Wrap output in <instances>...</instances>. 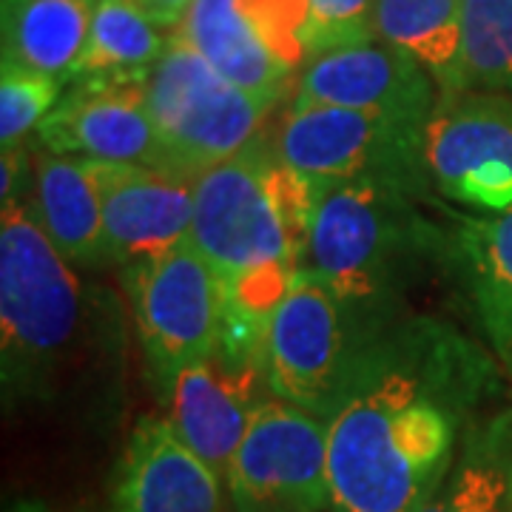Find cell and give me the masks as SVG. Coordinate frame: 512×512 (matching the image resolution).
<instances>
[{
    "label": "cell",
    "instance_id": "obj_4",
    "mask_svg": "<svg viewBox=\"0 0 512 512\" xmlns=\"http://www.w3.org/2000/svg\"><path fill=\"white\" fill-rule=\"evenodd\" d=\"M103 316L32 197L0 202V390L6 413L57 404L103 350Z\"/></svg>",
    "mask_w": 512,
    "mask_h": 512
},
{
    "label": "cell",
    "instance_id": "obj_9",
    "mask_svg": "<svg viewBox=\"0 0 512 512\" xmlns=\"http://www.w3.org/2000/svg\"><path fill=\"white\" fill-rule=\"evenodd\" d=\"M308 0H194L180 35L239 89L285 103L305 69Z\"/></svg>",
    "mask_w": 512,
    "mask_h": 512
},
{
    "label": "cell",
    "instance_id": "obj_23",
    "mask_svg": "<svg viewBox=\"0 0 512 512\" xmlns=\"http://www.w3.org/2000/svg\"><path fill=\"white\" fill-rule=\"evenodd\" d=\"M461 86L512 97V0H464Z\"/></svg>",
    "mask_w": 512,
    "mask_h": 512
},
{
    "label": "cell",
    "instance_id": "obj_3",
    "mask_svg": "<svg viewBox=\"0 0 512 512\" xmlns=\"http://www.w3.org/2000/svg\"><path fill=\"white\" fill-rule=\"evenodd\" d=\"M390 183H342L316 194L302 271L325 279L367 328L421 311L416 296L456 271V211Z\"/></svg>",
    "mask_w": 512,
    "mask_h": 512
},
{
    "label": "cell",
    "instance_id": "obj_11",
    "mask_svg": "<svg viewBox=\"0 0 512 512\" xmlns=\"http://www.w3.org/2000/svg\"><path fill=\"white\" fill-rule=\"evenodd\" d=\"M424 160L441 200L467 214L512 208V97L441 94L424 126Z\"/></svg>",
    "mask_w": 512,
    "mask_h": 512
},
{
    "label": "cell",
    "instance_id": "obj_14",
    "mask_svg": "<svg viewBox=\"0 0 512 512\" xmlns=\"http://www.w3.org/2000/svg\"><path fill=\"white\" fill-rule=\"evenodd\" d=\"M271 396L262 367L231 362L217 350L211 359L183 367L160 399L168 407L165 419L185 444L225 478L256 410Z\"/></svg>",
    "mask_w": 512,
    "mask_h": 512
},
{
    "label": "cell",
    "instance_id": "obj_17",
    "mask_svg": "<svg viewBox=\"0 0 512 512\" xmlns=\"http://www.w3.org/2000/svg\"><path fill=\"white\" fill-rule=\"evenodd\" d=\"M456 271L478 333L512 387V208L456 211Z\"/></svg>",
    "mask_w": 512,
    "mask_h": 512
},
{
    "label": "cell",
    "instance_id": "obj_8",
    "mask_svg": "<svg viewBox=\"0 0 512 512\" xmlns=\"http://www.w3.org/2000/svg\"><path fill=\"white\" fill-rule=\"evenodd\" d=\"M373 330L325 279L299 271L265 330L262 367L268 390L276 399L325 421L339 399L356 350Z\"/></svg>",
    "mask_w": 512,
    "mask_h": 512
},
{
    "label": "cell",
    "instance_id": "obj_27",
    "mask_svg": "<svg viewBox=\"0 0 512 512\" xmlns=\"http://www.w3.org/2000/svg\"><path fill=\"white\" fill-rule=\"evenodd\" d=\"M9 512H49L40 501H18Z\"/></svg>",
    "mask_w": 512,
    "mask_h": 512
},
{
    "label": "cell",
    "instance_id": "obj_26",
    "mask_svg": "<svg viewBox=\"0 0 512 512\" xmlns=\"http://www.w3.org/2000/svg\"><path fill=\"white\" fill-rule=\"evenodd\" d=\"M143 9H146V15L160 29L165 32H174V29H180V23L188 15V9L194 6V0H137Z\"/></svg>",
    "mask_w": 512,
    "mask_h": 512
},
{
    "label": "cell",
    "instance_id": "obj_25",
    "mask_svg": "<svg viewBox=\"0 0 512 512\" xmlns=\"http://www.w3.org/2000/svg\"><path fill=\"white\" fill-rule=\"evenodd\" d=\"M373 3L376 0H308L305 20V57H316L362 46L373 37Z\"/></svg>",
    "mask_w": 512,
    "mask_h": 512
},
{
    "label": "cell",
    "instance_id": "obj_22",
    "mask_svg": "<svg viewBox=\"0 0 512 512\" xmlns=\"http://www.w3.org/2000/svg\"><path fill=\"white\" fill-rule=\"evenodd\" d=\"M373 37L413 57L441 94L464 92V0H376Z\"/></svg>",
    "mask_w": 512,
    "mask_h": 512
},
{
    "label": "cell",
    "instance_id": "obj_16",
    "mask_svg": "<svg viewBox=\"0 0 512 512\" xmlns=\"http://www.w3.org/2000/svg\"><path fill=\"white\" fill-rule=\"evenodd\" d=\"M40 146L100 163H140L165 171V154L146 103V86L72 83L37 128ZM168 174V171H165Z\"/></svg>",
    "mask_w": 512,
    "mask_h": 512
},
{
    "label": "cell",
    "instance_id": "obj_18",
    "mask_svg": "<svg viewBox=\"0 0 512 512\" xmlns=\"http://www.w3.org/2000/svg\"><path fill=\"white\" fill-rule=\"evenodd\" d=\"M32 163V208L57 254L74 271L109 268L103 208L86 163L77 157L55 154L43 146L32 151Z\"/></svg>",
    "mask_w": 512,
    "mask_h": 512
},
{
    "label": "cell",
    "instance_id": "obj_7",
    "mask_svg": "<svg viewBox=\"0 0 512 512\" xmlns=\"http://www.w3.org/2000/svg\"><path fill=\"white\" fill-rule=\"evenodd\" d=\"M123 271L143 359L157 396H163L183 367L222 348V282L191 239Z\"/></svg>",
    "mask_w": 512,
    "mask_h": 512
},
{
    "label": "cell",
    "instance_id": "obj_24",
    "mask_svg": "<svg viewBox=\"0 0 512 512\" xmlns=\"http://www.w3.org/2000/svg\"><path fill=\"white\" fill-rule=\"evenodd\" d=\"M63 100V80L15 63L0 66V146L18 148Z\"/></svg>",
    "mask_w": 512,
    "mask_h": 512
},
{
    "label": "cell",
    "instance_id": "obj_21",
    "mask_svg": "<svg viewBox=\"0 0 512 512\" xmlns=\"http://www.w3.org/2000/svg\"><path fill=\"white\" fill-rule=\"evenodd\" d=\"M94 0H0L3 60L69 80L92 29Z\"/></svg>",
    "mask_w": 512,
    "mask_h": 512
},
{
    "label": "cell",
    "instance_id": "obj_19",
    "mask_svg": "<svg viewBox=\"0 0 512 512\" xmlns=\"http://www.w3.org/2000/svg\"><path fill=\"white\" fill-rule=\"evenodd\" d=\"M512 404L478 416L461 436L458 453L421 512H510Z\"/></svg>",
    "mask_w": 512,
    "mask_h": 512
},
{
    "label": "cell",
    "instance_id": "obj_10",
    "mask_svg": "<svg viewBox=\"0 0 512 512\" xmlns=\"http://www.w3.org/2000/svg\"><path fill=\"white\" fill-rule=\"evenodd\" d=\"M231 512H333L325 421L271 396L225 476Z\"/></svg>",
    "mask_w": 512,
    "mask_h": 512
},
{
    "label": "cell",
    "instance_id": "obj_15",
    "mask_svg": "<svg viewBox=\"0 0 512 512\" xmlns=\"http://www.w3.org/2000/svg\"><path fill=\"white\" fill-rule=\"evenodd\" d=\"M83 163L100 197L111 265L128 268L191 237V183L151 165Z\"/></svg>",
    "mask_w": 512,
    "mask_h": 512
},
{
    "label": "cell",
    "instance_id": "obj_20",
    "mask_svg": "<svg viewBox=\"0 0 512 512\" xmlns=\"http://www.w3.org/2000/svg\"><path fill=\"white\" fill-rule=\"evenodd\" d=\"M168 35L137 0H94L92 29L69 83L146 86L168 46Z\"/></svg>",
    "mask_w": 512,
    "mask_h": 512
},
{
    "label": "cell",
    "instance_id": "obj_2",
    "mask_svg": "<svg viewBox=\"0 0 512 512\" xmlns=\"http://www.w3.org/2000/svg\"><path fill=\"white\" fill-rule=\"evenodd\" d=\"M191 242L220 276L225 293L222 348L262 359L268 319L302 254L313 211V191L282 163L271 131L194 183Z\"/></svg>",
    "mask_w": 512,
    "mask_h": 512
},
{
    "label": "cell",
    "instance_id": "obj_5",
    "mask_svg": "<svg viewBox=\"0 0 512 512\" xmlns=\"http://www.w3.org/2000/svg\"><path fill=\"white\" fill-rule=\"evenodd\" d=\"M146 103L163 143L165 171L185 183L251 146L282 106L234 86L180 32L168 35L146 80Z\"/></svg>",
    "mask_w": 512,
    "mask_h": 512
},
{
    "label": "cell",
    "instance_id": "obj_1",
    "mask_svg": "<svg viewBox=\"0 0 512 512\" xmlns=\"http://www.w3.org/2000/svg\"><path fill=\"white\" fill-rule=\"evenodd\" d=\"M507 379L484 339L430 311L367 333L325 419L333 512H421Z\"/></svg>",
    "mask_w": 512,
    "mask_h": 512
},
{
    "label": "cell",
    "instance_id": "obj_13",
    "mask_svg": "<svg viewBox=\"0 0 512 512\" xmlns=\"http://www.w3.org/2000/svg\"><path fill=\"white\" fill-rule=\"evenodd\" d=\"M439 100L436 80L413 57L370 40L305 63L291 106H339L427 123Z\"/></svg>",
    "mask_w": 512,
    "mask_h": 512
},
{
    "label": "cell",
    "instance_id": "obj_6",
    "mask_svg": "<svg viewBox=\"0 0 512 512\" xmlns=\"http://www.w3.org/2000/svg\"><path fill=\"white\" fill-rule=\"evenodd\" d=\"M424 126L373 111L291 106L271 131L282 163L316 194L342 183H390L439 200L424 160Z\"/></svg>",
    "mask_w": 512,
    "mask_h": 512
},
{
    "label": "cell",
    "instance_id": "obj_28",
    "mask_svg": "<svg viewBox=\"0 0 512 512\" xmlns=\"http://www.w3.org/2000/svg\"><path fill=\"white\" fill-rule=\"evenodd\" d=\"M510 512H512V507H510Z\"/></svg>",
    "mask_w": 512,
    "mask_h": 512
},
{
    "label": "cell",
    "instance_id": "obj_12",
    "mask_svg": "<svg viewBox=\"0 0 512 512\" xmlns=\"http://www.w3.org/2000/svg\"><path fill=\"white\" fill-rule=\"evenodd\" d=\"M109 512H231L228 487L165 416H140L111 473Z\"/></svg>",
    "mask_w": 512,
    "mask_h": 512
}]
</instances>
